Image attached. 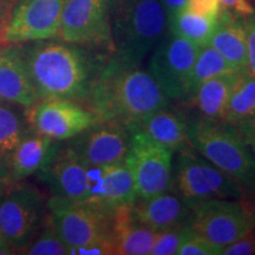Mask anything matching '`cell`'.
I'll list each match as a JSON object with an SVG mask.
<instances>
[{"mask_svg": "<svg viewBox=\"0 0 255 255\" xmlns=\"http://www.w3.org/2000/svg\"><path fill=\"white\" fill-rule=\"evenodd\" d=\"M65 0H19L1 33L7 44L55 39Z\"/></svg>", "mask_w": 255, "mask_h": 255, "instance_id": "13", "label": "cell"}, {"mask_svg": "<svg viewBox=\"0 0 255 255\" xmlns=\"http://www.w3.org/2000/svg\"><path fill=\"white\" fill-rule=\"evenodd\" d=\"M248 73L255 77V12L245 17Z\"/></svg>", "mask_w": 255, "mask_h": 255, "instance_id": "33", "label": "cell"}, {"mask_svg": "<svg viewBox=\"0 0 255 255\" xmlns=\"http://www.w3.org/2000/svg\"><path fill=\"white\" fill-rule=\"evenodd\" d=\"M131 171L138 199L158 195L171 188L174 151L146 133L131 131L126 161Z\"/></svg>", "mask_w": 255, "mask_h": 255, "instance_id": "9", "label": "cell"}, {"mask_svg": "<svg viewBox=\"0 0 255 255\" xmlns=\"http://www.w3.org/2000/svg\"><path fill=\"white\" fill-rule=\"evenodd\" d=\"M220 2H221L223 8L229 9V11L240 14L242 17H246V15H250L255 12L250 0H220Z\"/></svg>", "mask_w": 255, "mask_h": 255, "instance_id": "35", "label": "cell"}, {"mask_svg": "<svg viewBox=\"0 0 255 255\" xmlns=\"http://www.w3.org/2000/svg\"><path fill=\"white\" fill-rule=\"evenodd\" d=\"M18 105L0 101V157L7 161L24 136L30 131L26 117Z\"/></svg>", "mask_w": 255, "mask_h": 255, "instance_id": "25", "label": "cell"}, {"mask_svg": "<svg viewBox=\"0 0 255 255\" xmlns=\"http://www.w3.org/2000/svg\"><path fill=\"white\" fill-rule=\"evenodd\" d=\"M58 38L66 43L114 53L109 0H65Z\"/></svg>", "mask_w": 255, "mask_h": 255, "instance_id": "10", "label": "cell"}, {"mask_svg": "<svg viewBox=\"0 0 255 255\" xmlns=\"http://www.w3.org/2000/svg\"><path fill=\"white\" fill-rule=\"evenodd\" d=\"M131 131L123 126L97 122L69 139L68 146L91 167H104L126 161Z\"/></svg>", "mask_w": 255, "mask_h": 255, "instance_id": "14", "label": "cell"}, {"mask_svg": "<svg viewBox=\"0 0 255 255\" xmlns=\"http://www.w3.org/2000/svg\"><path fill=\"white\" fill-rule=\"evenodd\" d=\"M188 0H161L162 5L165 9V13H167L168 23L178 11L186 7Z\"/></svg>", "mask_w": 255, "mask_h": 255, "instance_id": "37", "label": "cell"}, {"mask_svg": "<svg viewBox=\"0 0 255 255\" xmlns=\"http://www.w3.org/2000/svg\"><path fill=\"white\" fill-rule=\"evenodd\" d=\"M223 248L194 233L181 245L176 255H222Z\"/></svg>", "mask_w": 255, "mask_h": 255, "instance_id": "30", "label": "cell"}, {"mask_svg": "<svg viewBox=\"0 0 255 255\" xmlns=\"http://www.w3.org/2000/svg\"><path fill=\"white\" fill-rule=\"evenodd\" d=\"M132 214L137 222L158 233L175 226L193 225L194 209L170 188L148 199L137 197Z\"/></svg>", "mask_w": 255, "mask_h": 255, "instance_id": "16", "label": "cell"}, {"mask_svg": "<svg viewBox=\"0 0 255 255\" xmlns=\"http://www.w3.org/2000/svg\"><path fill=\"white\" fill-rule=\"evenodd\" d=\"M244 73L231 72L216 76L197 88L188 104L193 105L197 115L212 120H222L229 97Z\"/></svg>", "mask_w": 255, "mask_h": 255, "instance_id": "23", "label": "cell"}, {"mask_svg": "<svg viewBox=\"0 0 255 255\" xmlns=\"http://www.w3.org/2000/svg\"><path fill=\"white\" fill-rule=\"evenodd\" d=\"M253 117H255V77L250 73H244L229 97L222 121L237 127Z\"/></svg>", "mask_w": 255, "mask_h": 255, "instance_id": "26", "label": "cell"}, {"mask_svg": "<svg viewBox=\"0 0 255 255\" xmlns=\"http://www.w3.org/2000/svg\"><path fill=\"white\" fill-rule=\"evenodd\" d=\"M242 199H212L194 208L193 228L213 244L226 247L255 227V210Z\"/></svg>", "mask_w": 255, "mask_h": 255, "instance_id": "11", "label": "cell"}, {"mask_svg": "<svg viewBox=\"0 0 255 255\" xmlns=\"http://www.w3.org/2000/svg\"><path fill=\"white\" fill-rule=\"evenodd\" d=\"M200 47L167 31L149 55L146 71L170 101L186 103Z\"/></svg>", "mask_w": 255, "mask_h": 255, "instance_id": "8", "label": "cell"}, {"mask_svg": "<svg viewBox=\"0 0 255 255\" xmlns=\"http://www.w3.org/2000/svg\"><path fill=\"white\" fill-rule=\"evenodd\" d=\"M186 8L195 13L215 19H218L223 9L220 0H188Z\"/></svg>", "mask_w": 255, "mask_h": 255, "instance_id": "34", "label": "cell"}, {"mask_svg": "<svg viewBox=\"0 0 255 255\" xmlns=\"http://www.w3.org/2000/svg\"><path fill=\"white\" fill-rule=\"evenodd\" d=\"M25 117L33 131L58 142L69 141L100 122L84 104L60 98H40L25 109Z\"/></svg>", "mask_w": 255, "mask_h": 255, "instance_id": "12", "label": "cell"}, {"mask_svg": "<svg viewBox=\"0 0 255 255\" xmlns=\"http://www.w3.org/2000/svg\"><path fill=\"white\" fill-rule=\"evenodd\" d=\"M194 233L193 225L175 226L158 232L150 255H176L181 245Z\"/></svg>", "mask_w": 255, "mask_h": 255, "instance_id": "29", "label": "cell"}, {"mask_svg": "<svg viewBox=\"0 0 255 255\" xmlns=\"http://www.w3.org/2000/svg\"><path fill=\"white\" fill-rule=\"evenodd\" d=\"M137 199L135 182L126 162L91 167V193L88 203L107 210L132 205Z\"/></svg>", "mask_w": 255, "mask_h": 255, "instance_id": "17", "label": "cell"}, {"mask_svg": "<svg viewBox=\"0 0 255 255\" xmlns=\"http://www.w3.org/2000/svg\"><path fill=\"white\" fill-rule=\"evenodd\" d=\"M11 183L7 161L4 158H0V195Z\"/></svg>", "mask_w": 255, "mask_h": 255, "instance_id": "38", "label": "cell"}, {"mask_svg": "<svg viewBox=\"0 0 255 255\" xmlns=\"http://www.w3.org/2000/svg\"><path fill=\"white\" fill-rule=\"evenodd\" d=\"M31 43L20 51L38 100L60 98L85 105L111 53L63 40Z\"/></svg>", "mask_w": 255, "mask_h": 255, "instance_id": "1", "label": "cell"}, {"mask_svg": "<svg viewBox=\"0 0 255 255\" xmlns=\"http://www.w3.org/2000/svg\"><path fill=\"white\" fill-rule=\"evenodd\" d=\"M136 130L175 152L193 148L188 136V121L183 113L162 108L143 121Z\"/></svg>", "mask_w": 255, "mask_h": 255, "instance_id": "22", "label": "cell"}, {"mask_svg": "<svg viewBox=\"0 0 255 255\" xmlns=\"http://www.w3.org/2000/svg\"><path fill=\"white\" fill-rule=\"evenodd\" d=\"M170 100L142 65L111 53L95 81L85 107L100 122L116 123L133 131Z\"/></svg>", "mask_w": 255, "mask_h": 255, "instance_id": "2", "label": "cell"}, {"mask_svg": "<svg viewBox=\"0 0 255 255\" xmlns=\"http://www.w3.org/2000/svg\"><path fill=\"white\" fill-rule=\"evenodd\" d=\"M113 234L116 255H150L157 239V232L136 221L132 205L114 209Z\"/></svg>", "mask_w": 255, "mask_h": 255, "instance_id": "21", "label": "cell"}, {"mask_svg": "<svg viewBox=\"0 0 255 255\" xmlns=\"http://www.w3.org/2000/svg\"><path fill=\"white\" fill-rule=\"evenodd\" d=\"M171 189L193 209L212 199H242L245 191L233 178L212 164L194 148L175 152Z\"/></svg>", "mask_w": 255, "mask_h": 255, "instance_id": "5", "label": "cell"}, {"mask_svg": "<svg viewBox=\"0 0 255 255\" xmlns=\"http://www.w3.org/2000/svg\"><path fill=\"white\" fill-rule=\"evenodd\" d=\"M113 212L58 196L47 200L51 221L69 251L83 245L114 240Z\"/></svg>", "mask_w": 255, "mask_h": 255, "instance_id": "7", "label": "cell"}, {"mask_svg": "<svg viewBox=\"0 0 255 255\" xmlns=\"http://www.w3.org/2000/svg\"><path fill=\"white\" fill-rule=\"evenodd\" d=\"M255 254V227L223 248L222 255H253Z\"/></svg>", "mask_w": 255, "mask_h": 255, "instance_id": "31", "label": "cell"}, {"mask_svg": "<svg viewBox=\"0 0 255 255\" xmlns=\"http://www.w3.org/2000/svg\"><path fill=\"white\" fill-rule=\"evenodd\" d=\"M209 45L240 73H248L245 17L223 8L216 19Z\"/></svg>", "mask_w": 255, "mask_h": 255, "instance_id": "20", "label": "cell"}, {"mask_svg": "<svg viewBox=\"0 0 255 255\" xmlns=\"http://www.w3.org/2000/svg\"><path fill=\"white\" fill-rule=\"evenodd\" d=\"M115 53L136 65L150 55L168 31L161 0H109Z\"/></svg>", "mask_w": 255, "mask_h": 255, "instance_id": "4", "label": "cell"}, {"mask_svg": "<svg viewBox=\"0 0 255 255\" xmlns=\"http://www.w3.org/2000/svg\"><path fill=\"white\" fill-rule=\"evenodd\" d=\"M215 25V18L195 13L184 7L169 20L168 31L202 47L209 44Z\"/></svg>", "mask_w": 255, "mask_h": 255, "instance_id": "24", "label": "cell"}, {"mask_svg": "<svg viewBox=\"0 0 255 255\" xmlns=\"http://www.w3.org/2000/svg\"><path fill=\"white\" fill-rule=\"evenodd\" d=\"M237 128L246 141L247 145L250 146L252 154L255 158V117L240 123Z\"/></svg>", "mask_w": 255, "mask_h": 255, "instance_id": "36", "label": "cell"}, {"mask_svg": "<svg viewBox=\"0 0 255 255\" xmlns=\"http://www.w3.org/2000/svg\"><path fill=\"white\" fill-rule=\"evenodd\" d=\"M0 158H1V157H0Z\"/></svg>", "mask_w": 255, "mask_h": 255, "instance_id": "40", "label": "cell"}, {"mask_svg": "<svg viewBox=\"0 0 255 255\" xmlns=\"http://www.w3.org/2000/svg\"><path fill=\"white\" fill-rule=\"evenodd\" d=\"M187 121L190 145L245 193L255 191V158L238 128L197 114L187 116Z\"/></svg>", "mask_w": 255, "mask_h": 255, "instance_id": "3", "label": "cell"}, {"mask_svg": "<svg viewBox=\"0 0 255 255\" xmlns=\"http://www.w3.org/2000/svg\"><path fill=\"white\" fill-rule=\"evenodd\" d=\"M239 72L232 64H229L214 47L209 45L200 47L197 52L195 63H194L193 73H191L190 81V92L189 97L186 103L191 100L197 88L202 83H205L208 79L216 77V76L225 75V73Z\"/></svg>", "mask_w": 255, "mask_h": 255, "instance_id": "27", "label": "cell"}, {"mask_svg": "<svg viewBox=\"0 0 255 255\" xmlns=\"http://www.w3.org/2000/svg\"><path fill=\"white\" fill-rule=\"evenodd\" d=\"M115 241L107 240L94 244L83 245V246L71 248L69 251V255H115Z\"/></svg>", "mask_w": 255, "mask_h": 255, "instance_id": "32", "label": "cell"}, {"mask_svg": "<svg viewBox=\"0 0 255 255\" xmlns=\"http://www.w3.org/2000/svg\"><path fill=\"white\" fill-rule=\"evenodd\" d=\"M62 143L31 129L7 158L11 182H21L43 170L57 154Z\"/></svg>", "mask_w": 255, "mask_h": 255, "instance_id": "18", "label": "cell"}, {"mask_svg": "<svg viewBox=\"0 0 255 255\" xmlns=\"http://www.w3.org/2000/svg\"><path fill=\"white\" fill-rule=\"evenodd\" d=\"M47 214V200L37 188L11 183L0 195V233L19 253L33 240Z\"/></svg>", "mask_w": 255, "mask_h": 255, "instance_id": "6", "label": "cell"}, {"mask_svg": "<svg viewBox=\"0 0 255 255\" xmlns=\"http://www.w3.org/2000/svg\"><path fill=\"white\" fill-rule=\"evenodd\" d=\"M13 253H14L13 250L8 246V244L5 241V239L2 238L1 233H0V255L13 254Z\"/></svg>", "mask_w": 255, "mask_h": 255, "instance_id": "39", "label": "cell"}, {"mask_svg": "<svg viewBox=\"0 0 255 255\" xmlns=\"http://www.w3.org/2000/svg\"><path fill=\"white\" fill-rule=\"evenodd\" d=\"M0 101L24 109L38 101V95L21 57L20 46L0 50Z\"/></svg>", "mask_w": 255, "mask_h": 255, "instance_id": "19", "label": "cell"}, {"mask_svg": "<svg viewBox=\"0 0 255 255\" xmlns=\"http://www.w3.org/2000/svg\"><path fill=\"white\" fill-rule=\"evenodd\" d=\"M52 196L88 202L91 193V165L68 145H60L50 163L37 174Z\"/></svg>", "mask_w": 255, "mask_h": 255, "instance_id": "15", "label": "cell"}, {"mask_svg": "<svg viewBox=\"0 0 255 255\" xmlns=\"http://www.w3.org/2000/svg\"><path fill=\"white\" fill-rule=\"evenodd\" d=\"M20 254L27 255H69V248L55 229L47 213L43 225L30 244Z\"/></svg>", "mask_w": 255, "mask_h": 255, "instance_id": "28", "label": "cell"}]
</instances>
